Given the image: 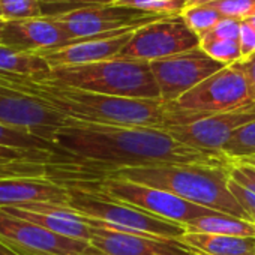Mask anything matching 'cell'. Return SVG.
I'll use <instances>...</instances> for the list:
<instances>
[{"label": "cell", "mask_w": 255, "mask_h": 255, "mask_svg": "<svg viewBox=\"0 0 255 255\" xmlns=\"http://www.w3.org/2000/svg\"><path fill=\"white\" fill-rule=\"evenodd\" d=\"M113 2L114 0H39V6H41L42 17L56 18L69 12H75L87 8H96Z\"/></svg>", "instance_id": "cell-27"}, {"label": "cell", "mask_w": 255, "mask_h": 255, "mask_svg": "<svg viewBox=\"0 0 255 255\" xmlns=\"http://www.w3.org/2000/svg\"><path fill=\"white\" fill-rule=\"evenodd\" d=\"M95 179H123L128 182L152 186L171 192L189 203L249 221L246 212L239 204L228 186L231 180V165L156 164L84 176L57 183Z\"/></svg>", "instance_id": "cell-3"}, {"label": "cell", "mask_w": 255, "mask_h": 255, "mask_svg": "<svg viewBox=\"0 0 255 255\" xmlns=\"http://www.w3.org/2000/svg\"><path fill=\"white\" fill-rule=\"evenodd\" d=\"M231 179L255 194V165L231 161Z\"/></svg>", "instance_id": "cell-33"}, {"label": "cell", "mask_w": 255, "mask_h": 255, "mask_svg": "<svg viewBox=\"0 0 255 255\" xmlns=\"http://www.w3.org/2000/svg\"><path fill=\"white\" fill-rule=\"evenodd\" d=\"M114 3L164 17L182 15L186 9V0H119Z\"/></svg>", "instance_id": "cell-26"}, {"label": "cell", "mask_w": 255, "mask_h": 255, "mask_svg": "<svg viewBox=\"0 0 255 255\" xmlns=\"http://www.w3.org/2000/svg\"><path fill=\"white\" fill-rule=\"evenodd\" d=\"M0 146L20 147V149H41L54 152V146L42 138L38 132L26 128H14L0 123Z\"/></svg>", "instance_id": "cell-22"}, {"label": "cell", "mask_w": 255, "mask_h": 255, "mask_svg": "<svg viewBox=\"0 0 255 255\" xmlns=\"http://www.w3.org/2000/svg\"><path fill=\"white\" fill-rule=\"evenodd\" d=\"M87 252L95 255H194V251L179 239L101 228H92Z\"/></svg>", "instance_id": "cell-14"}, {"label": "cell", "mask_w": 255, "mask_h": 255, "mask_svg": "<svg viewBox=\"0 0 255 255\" xmlns=\"http://www.w3.org/2000/svg\"><path fill=\"white\" fill-rule=\"evenodd\" d=\"M38 78L99 95L159 99V90L147 62L111 59L89 65L54 68Z\"/></svg>", "instance_id": "cell-4"}, {"label": "cell", "mask_w": 255, "mask_h": 255, "mask_svg": "<svg viewBox=\"0 0 255 255\" xmlns=\"http://www.w3.org/2000/svg\"><path fill=\"white\" fill-rule=\"evenodd\" d=\"M56 159L48 177L66 182L77 177L156 164L231 165L221 152H204L174 140L164 129L125 128L66 120L54 132Z\"/></svg>", "instance_id": "cell-1"}, {"label": "cell", "mask_w": 255, "mask_h": 255, "mask_svg": "<svg viewBox=\"0 0 255 255\" xmlns=\"http://www.w3.org/2000/svg\"><path fill=\"white\" fill-rule=\"evenodd\" d=\"M0 83L24 95L35 96L48 104L65 119L81 123L153 128L165 131L171 126L188 125L207 117L177 108L174 104H167L161 99L99 95L54 84L38 77L0 74Z\"/></svg>", "instance_id": "cell-2"}, {"label": "cell", "mask_w": 255, "mask_h": 255, "mask_svg": "<svg viewBox=\"0 0 255 255\" xmlns=\"http://www.w3.org/2000/svg\"><path fill=\"white\" fill-rule=\"evenodd\" d=\"M132 35L134 32H128L120 35L74 41L69 45L41 51L38 54L45 59V62L51 69L111 60L120 54V51L126 47V44L131 41Z\"/></svg>", "instance_id": "cell-17"}, {"label": "cell", "mask_w": 255, "mask_h": 255, "mask_svg": "<svg viewBox=\"0 0 255 255\" xmlns=\"http://www.w3.org/2000/svg\"><path fill=\"white\" fill-rule=\"evenodd\" d=\"M240 29H242V21L230 17H224L221 21H218L212 30L204 33L203 36L209 38H216V39H230V41H239L240 39ZM200 36V38H203Z\"/></svg>", "instance_id": "cell-32"}, {"label": "cell", "mask_w": 255, "mask_h": 255, "mask_svg": "<svg viewBox=\"0 0 255 255\" xmlns=\"http://www.w3.org/2000/svg\"><path fill=\"white\" fill-rule=\"evenodd\" d=\"M222 2V0H186V8H195V6H204V5H213Z\"/></svg>", "instance_id": "cell-38"}, {"label": "cell", "mask_w": 255, "mask_h": 255, "mask_svg": "<svg viewBox=\"0 0 255 255\" xmlns=\"http://www.w3.org/2000/svg\"><path fill=\"white\" fill-rule=\"evenodd\" d=\"M5 213L29 221L51 233L63 237L84 240L90 243L92 228L83 221V216L68 206L53 203H33L26 206L2 207Z\"/></svg>", "instance_id": "cell-16"}, {"label": "cell", "mask_w": 255, "mask_h": 255, "mask_svg": "<svg viewBox=\"0 0 255 255\" xmlns=\"http://www.w3.org/2000/svg\"><path fill=\"white\" fill-rule=\"evenodd\" d=\"M239 66L243 72V77L246 80L249 98L252 102H255V53L251 54L246 59L239 60Z\"/></svg>", "instance_id": "cell-35"}, {"label": "cell", "mask_w": 255, "mask_h": 255, "mask_svg": "<svg viewBox=\"0 0 255 255\" xmlns=\"http://www.w3.org/2000/svg\"><path fill=\"white\" fill-rule=\"evenodd\" d=\"M0 255H29V254L20 248H15L14 245L8 243L6 240L0 237Z\"/></svg>", "instance_id": "cell-37"}, {"label": "cell", "mask_w": 255, "mask_h": 255, "mask_svg": "<svg viewBox=\"0 0 255 255\" xmlns=\"http://www.w3.org/2000/svg\"><path fill=\"white\" fill-rule=\"evenodd\" d=\"M200 47V36L182 15L165 17L134 32L131 41L116 59L155 62Z\"/></svg>", "instance_id": "cell-8"}, {"label": "cell", "mask_w": 255, "mask_h": 255, "mask_svg": "<svg viewBox=\"0 0 255 255\" xmlns=\"http://www.w3.org/2000/svg\"><path fill=\"white\" fill-rule=\"evenodd\" d=\"M209 6L218 9L224 17L236 18L240 21L255 15V0H222V2Z\"/></svg>", "instance_id": "cell-30"}, {"label": "cell", "mask_w": 255, "mask_h": 255, "mask_svg": "<svg viewBox=\"0 0 255 255\" xmlns=\"http://www.w3.org/2000/svg\"><path fill=\"white\" fill-rule=\"evenodd\" d=\"M0 17L5 20H27L42 17L39 0H0Z\"/></svg>", "instance_id": "cell-29"}, {"label": "cell", "mask_w": 255, "mask_h": 255, "mask_svg": "<svg viewBox=\"0 0 255 255\" xmlns=\"http://www.w3.org/2000/svg\"><path fill=\"white\" fill-rule=\"evenodd\" d=\"M194 255H204V254H200V252H194Z\"/></svg>", "instance_id": "cell-43"}, {"label": "cell", "mask_w": 255, "mask_h": 255, "mask_svg": "<svg viewBox=\"0 0 255 255\" xmlns=\"http://www.w3.org/2000/svg\"><path fill=\"white\" fill-rule=\"evenodd\" d=\"M114 2H119V0H114ZM114 2H113V3H114Z\"/></svg>", "instance_id": "cell-44"}, {"label": "cell", "mask_w": 255, "mask_h": 255, "mask_svg": "<svg viewBox=\"0 0 255 255\" xmlns=\"http://www.w3.org/2000/svg\"><path fill=\"white\" fill-rule=\"evenodd\" d=\"M222 153L231 161H240L255 156V122H251L240 128L225 144Z\"/></svg>", "instance_id": "cell-24"}, {"label": "cell", "mask_w": 255, "mask_h": 255, "mask_svg": "<svg viewBox=\"0 0 255 255\" xmlns=\"http://www.w3.org/2000/svg\"><path fill=\"white\" fill-rule=\"evenodd\" d=\"M69 189V203L68 207L77 213L89 218L102 219L111 224H116L125 228L128 233L135 234H150L159 237L179 239L186 233L183 225L158 218L140 209H135L129 204H125L114 200H107L75 188Z\"/></svg>", "instance_id": "cell-6"}, {"label": "cell", "mask_w": 255, "mask_h": 255, "mask_svg": "<svg viewBox=\"0 0 255 255\" xmlns=\"http://www.w3.org/2000/svg\"><path fill=\"white\" fill-rule=\"evenodd\" d=\"M50 71L51 68L38 53H24L0 44V74L39 77Z\"/></svg>", "instance_id": "cell-21"}, {"label": "cell", "mask_w": 255, "mask_h": 255, "mask_svg": "<svg viewBox=\"0 0 255 255\" xmlns=\"http://www.w3.org/2000/svg\"><path fill=\"white\" fill-rule=\"evenodd\" d=\"M6 177H48L47 164H15L0 167V179Z\"/></svg>", "instance_id": "cell-31"}, {"label": "cell", "mask_w": 255, "mask_h": 255, "mask_svg": "<svg viewBox=\"0 0 255 255\" xmlns=\"http://www.w3.org/2000/svg\"><path fill=\"white\" fill-rule=\"evenodd\" d=\"M0 237L29 255H78L90 248L89 242L59 236L3 210H0Z\"/></svg>", "instance_id": "cell-13"}, {"label": "cell", "mask_w": 255, "mask_h": 255, "mask_svg": "<svg viewBox=\"0 0 255 255\" xmlns=\"http://www.w3.org/2000/svg\"><path fill=\"white\" fill-rule=\"evenodd\" d=\"M243 21H246L248 24H251L254 29H255V15H252V17H249V18H246V20H243Z\"/></svg>", "instance_id": "cell-41"}, {"label": "cell", "mask_w": 255, "mask_h": 255, "mask_svg": "<svg viewBox=\"0 0 255 255\" xmlns=\"http://www.w3.org/2000/svg\"><path fill=\"white\" fill-rule=\"evenodd\" d=\"M5 23L6 20L3 17H0V44H2V38H3V30H5Z\"/></svg>", "instance_id": "cell-39"}, {"label": "cell", "mask_w": 255, "mask_h": 255, "mask_svg": "<svg viewBox=\"0 0 255 255\" xmlns=\"http://www.w3.org/2000/svg\"><path fill=\"white\" fill-rule=\"evenodd\" d=\"M78 255H95V254H90V252H87V251H86L84 254H78Z\"/></svg>", "instance_id": "cell-42"}, {"label": "cell", "mask_w": 255, "mask_h": 255, "mask_svg": "<svg viewBox=\"0 0 255 255\" xmlns=\"http://www.w3.org/2000/svg\"><path fill=\"white\" fill-rule=\"evenodd\" d=\"M69 189L50 177H6L0 179V209L33 203L68 206Z\"/></svg>", "instance_id": "cell-18"}, {"label": "cell", "mask_w": 255, "mask_h": 255, "mask_svg": "<svg viewBox=\"0 0 255 255\" xmlns=\"http://www.w3.org/2000/svg\"><path fill=\"white\" fill-rule=\"evenodd\" d=\"M2 44L24 53H41L72 44L66 32L47 17L6 20Z\"/></svg>", "instance_id": "cell-15"}, {"label": "cell", "mask_w": 255, "mask_h": 255, "mask_svg": "<svg viewBox=\"0 0 255 255\" xmlns=\"http://www.w3.org/2000/svg\"><path fill=\"white\" fill-rule=\"evenodd\" d=\"M255 122V102L165 129L174 140L204 152H221L245 125Z\"/></svg>", "instance_id": "cell-11"}, {"label": "cell", "mask_w": 255, "mask_h": 255, "mask_svg": "<svg viewBox=\"0 0 255 255\" xmlns=\"http://www.w3.org/2000/svg\"><path fill=\"white\" fill-rule=\"evenodd\" d=\"M56 153L41 149H20L0 146V167L15 164H53Z\"/></svg>", "instance_id": "cell-25"}, {"label": "cell", "mask_w": 255, "mask_h": 255, "mask_svg": "<svg viewBox=\"0 0 255 255\" xmlns=\"http://www.w3.org/2000/svg\"><path fill=\"white\" fill-rule=\"evenodd\" d=\"M237 162H245V164H251V165H255V156H251V158H246V159H240Z\"/></svg>", "instance_id": "cell-40"}, {"label": "cell", "mask_w": 255, "mask_h": 255, "mask_svg": "<svg viewBox=\"0 0 255 255\" xmlns=\"http://www.w3.org/2000/svg\"><path fill=\"white\" fill-rule=\"evenodd\" d=\"M180 240L194 252L204 255H255V237L186 231Z\"/></svg>", "instance_id": "cell-19"}, {"label": "cell", "mask_w": 255, "mask_h": 255, "mask_svg": "<svg viewBox=\"0 0 255 255\" xmlns=\"http://www.w3.org/2000/svg\"><path fill=\"white\" fill-rule=\"evenodd\" d=\"M60 185L66 188H75L107 200L129 204L135 209H140L143 212H147L150 215L180 225H185L186 222L201 216L219 215V212L216 210L189 203L171 192L134 182H128L123 179H95Z\"/></svg>", "instance_id": "cell-5"}, {"label": "cell", "mask_w": 255, "mask_h": 255, "mask_svg": "<svg viewBox=\"0 0 255 255\" xmlns=\"http://www.w3.org/2000/svg\"><path fill=\"white\" fill-rule=\"evenodd\" d=\"M165 18L140 9L108 3L96 8L80 9L53 18L74 41L135 32L143 26Z\"/></svg>", "instance_id": "cell-7"}, {"label": "cell", "mask_w": 255, "mask_h": 255, "mask_svg": "<svg viewBox=\"0 0 255 255\" xmlns=\"http://www.w3.org/2000/svg\"><path fill=\"white\" fill-rule=\"evenodd\" d=\"M200 48L207 56H210L213 60H216L225 66L242 60V48H240L239 41L203 36V38H200Z\"/></svg>", "instance_id": "cell-23"}, {"label": "cell", "mask_w": 255, "mask_h": 255, "mask_svg": "<svg viewBox=\"0 0 255 255\" xmlns=\"http://www.w3.org/2000/svg\"><path fill=\"white\" fill-rule=\"evenodd\" d=\"M251 102L246 80L239 62H236L224 66L171 104L191 113L212 116L240 108Z\"/></svg>", "instance_id": "cell-9"}, {"label": "cell", "mask_w": 255, "mask_h": 255, "mask_svg": "<svg viewBox=\"0 0 255 255\" xmlns=\"http://www.w3.org/2000/svg\"><path fill=\"white\" fill-rule=\"evenodd\" d=\"M228 186H230V191L233 192V195L236 197V200L239 201V204L246 212L248 219L255 224V194H252L251 191H248L246 188H243L233 179L230 180Z\"/></svg>", "instance_id": "cell-34"}, {"label": "cell", "mask_w": 255, "mask_h": 255, "mask_svg": "<svg viewBox=\"0 0 255 255\" xmlns=\"http://www.w3.org/2000/svg\"><path fill=\"white\" fill-rule=\"evenodd\" d=\"M239 42H240V48H242V59H246L255 53V29L251 24H248L246 21H242Z\"/></svg>", "instance_id": "cell-36"}, {"label": "cell", "mask_w": 255, "mask_h": 255, "mask_svg": "<svg viewBox=\"0 0 255 255\" xmlns=\"http://www.w3.org/2000/svg\"><path fill=\"white\" fill-rule=\"evenodd\" d=\"M149 65L159 90V99L167 104L176 102L186 92L225 66L207 56L200 47L150 62Z\"/></svg>", "instance_id": "cell-10"}, {"label": "cell", "mask_w": 255, "mask_h": 255, "mask_svg": "<svg viewBox=\"0 0 255 255\" xmlns=\"http://www.w3.org/2000/svg\"><path fill=\"white\" fill-rule=\"evenodd\" d=\"M66 120L41 99L0 83V123L32 129L53 144L54 132L65 126Z\"/></svg>", "instance_id": "cell-12"}, {"label": "cell", "mask_w": 255, "mask_h": 255, "mask_svg": "<svg viewBox=\"0 0 255 255\" xmlns=\"http://www.w3.org/2000/svg\"><path fill=\"white\" fill-rule=\"evenodd\" d=\"M182 17L186 21V24L198 36H203L204 33L212 30L213 26L224 18V15L218 9L209 6V5L195 6V8H186L182 12Z\"/></svg>", "instance_id": "cell-28"}, {"label": "cell", "mask_w": 255, "mask_h": 255, "mask_svg": "<svg viewBox=\"0 0 255 255\" xmlns=\"http://www.w3.org/2000/svg\"><path fill=\"white\" fill-rule=\"evenodd\" d=\"M189 233H207L221 236H237V237H255V224L246 219H240L230 215L201 216L189 221L183 225Z\"/></svg>", "instance_id": "cell-20"}]
</instances>
